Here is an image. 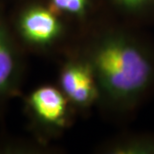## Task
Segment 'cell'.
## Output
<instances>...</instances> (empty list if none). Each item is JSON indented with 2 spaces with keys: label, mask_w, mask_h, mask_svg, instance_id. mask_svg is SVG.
<instances>
[{
  "label": "cell",
  "mask_w": 154,
  "mask_h": 154,
  "mask_svg": "<svg viewBox=\"0 0 154 154\" xmlns=\"http://www.w3.org/2000/svg\"><path fill=\"white\" fill-rule=\"evenodd\" d=\"M60 90L72 106L88 109L99 102V91L93 72L81 55L64 63L59 74Z\"/></svg>",
  "instance_id": "obj_2"
},
{
  "label": "cell",
  "mask_w": 154,
  "mask_h": 154,
  "mask_svg": "<svg viewBox=\"0 0 154 154\" xmlns=\"http://www.w3.org/2000/svg\"><path fill=\"white\" fill-rule=\"evenodd\" d=\"M120 15L128 19L146 20L154 17V0H107Z\"/></svg>",
  "instance_id": "obj_7"
},
{
  "label": "cell",
  "mask_w": 154,
  "mask_h": 154,
  "mask_svg": "<svg viewBox=\"0 0 154 154\" xmlns=\"http://www.w3.org/2000/svg\"><path fill=\"white\" fill-rule=\"evenodd\" d=\"M99 150L105 154H154V133H122L103 143Z\"/></svg>",
  "instance_id": "obj_6"
},
{
  "label": "cell",
  "mask_w": 154,
  "mask_h": 154,
  "mask_svg": "<svg viewBox=\"0 0 154 154\" xmlns=\"http://www.w3.org/2000/svg\"><path fill=\"white\" fill-rule=\"evenodd\" d=\"M93 72L99 102L113 118H129L154 91V44L121 24L100 27L79 52Z\"/></svg>",
  "instance_id": "obj_1"
},
{
  "label": "cell",
  "mask_w": 154,
  "mask_h": 154,
  "mask_svg": "<svg viewBox=\"0 0 154 154\" xmlns=\"http://www.w3.org/2000/svg\"><path fill=\"white\" fill-rule=\"evenodd\" d=\"M22 59L15 39L0 13V100L14 95L22 77Z\"/></svg>",
  "instance_id": "obj_5"
},
{
  "label": "cell",
  "mask_w": 154,
  "mask_h": 154,
  "mask_svg": "<svg viewBox=\"0 0 154 154\" xmlns=\"http://www.w3.org/2000/svg\"><path fill=\"white\" fill-rule=\"evenodd\" d=\"M50 4L57 13L82 19L89 12L90 0H50Z\"/></svg>",
  "instance_id": "obj_8"
},
{
  "label": "cell",
  "mask_w": 154,
  "mask_h": 154,
  "mask_svg": "<svg viewBox=\"0 0 154 154\" xmlns=\"http://www.w3.org/2000/svg\"><path fill=\"white\" fill-rule=\"evenodd\" d=\"M20 35L27 43L37 47H49L64 35V25L51 7L34 4L21 12L17 21Z\"/></svg>",
  "instance_id": "obj_3"
},
{
  "label": "cell",
  "mask_w": 154,
  "mask_h": 154,
  "mask_svg": "<svg viewBox=\"0 0 154 154\" xmlns=\"http://www.w3.org/2000/svg\"><path fill=\"white\" fill-rule=\"evenodd\" d=\"M28 103L33 115L42 124L55 129H62L68 125L71 104L60 88L41 86L32 92Z\"/></svg>",
  "instance_id": "obj_4"
}]
</instances>
